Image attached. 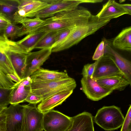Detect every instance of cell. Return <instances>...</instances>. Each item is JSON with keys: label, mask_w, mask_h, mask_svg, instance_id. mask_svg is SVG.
I'll list each match as a JSON object with an SVG mask.
<instances>
[{"label": "cell", "mask_w": 131, "mask_h": 131, "mask_svg": "<svg viewBox=\"0 0 131 131\" xmlns=\"http://www.w3.org/2000/svg\"><path fill=\"white\" fill-rule=\"evenodd\" d=\"M0 69L6 75H16L9 60L5 54L0 50Z\"/></svg>", "instance_id": "27"}, {"label": "cell", "mask_w": 131, "mask_h": 131, "mask_svg": "<svg viewBox=\"0 0 131 131\" xmlns=\"http://www.w3.org/2000/svg\"><path fill=\"white\" fill-rule=\"evenodd\" d=\"M0 23L7 24L11 23L4 15L0 13Z\"/></svg>", "instance_id": "38"}, {"label": "cell", "mask_w": 131, "mask_h": 131, "mask_svg": "<svg viewBox=\"0 0 131 131\" xmlns=\"http://www.w3.org/2000/svg\"><path fill=\"white\" fill-rule=\"evenodd\" d=\"M17 13L23 17L31 18L49 5L45 0H19Z\"/></svg>", "instance_id": "13"}, {"label": "cell", "mask_w": 131, "mask_h": 131, "mask_svg": "<svg viewBox=\"0 0 131 131\" xmlns=\"http://www.w3.org/2000/svg\"><path fill=\"white\" fill-rule=\"evenodd\" d=\"M6 115L4 112L0 114V131H6Z\"/></svg>", "instance_id": "35"}, {"label": "cell", "mask_w": 131, "mask_h": 131, "mask_svg": "<svg viewBox=\"0 0 131 131\" xmlns=\"http://www.w3.org/2000/svg\"><path fill=\"white\" fill-rule=\"evenodd\" d=\"M7 107V106H0V114L3 113Z\"/></svg>", "instance_id": "40"}, {"label": "cell", "mask_w": 131, "mask_h": 131, "mask_svg": "<svg viewBox=\"0 0 131 131\" xmlns=\"http://www.w3.org/2000/svg\"><path fill=\"white\" fill-rule=\"evenodd\" d=\"M121 6L127 14L131 15V5L130 4H121Z\"/></svg>", "instance_id": "36"}, {"label": "cell", "mask_w": 131, "mask_h": 131, "mask_svg": "<svg viewBox=\"0 0 131 131\" xmlns=\"http://www.w3.org/2000/svg\"><path fill=\"white\" fill-rule=\"evenodd\" d=\"M127 13L121 6V4L114 0H109L104 4L101 10L96 15L99 19L117 18Z\"/></svg>", "instance_id": "18"}, {"label": "cell", "mask_w": 131, "mask_h": 131, "mask_svg": "<svg viewBox=\"0 0 131 131\" xmlns=\"http://www.w3.org/2000/svg\"><path fill=\"white\" fill-rule=\"evenodd\" d=\"M32 81L30 77L22 79L18 83H15L13 88L10 104H16L25 102L31 91Z\"/></svg>", "instance_id": "14"}, {"label": "cell", "mask_w": 131, "mask_h": 131, "mask_svg": "<svg viewBox=\"0 0 131 131\" xmlns=\"http://www.w3.org/2000/svg\"><path fill=\"white\" fill-rule=\"evenodd\" d=\"M23 131H41L43 130L44 113L38 109L36 104L24 105Z\"/></svg>", "instance_id": "9"}, {"label": "cell", "mask_w": 131, "mask_h": 131, "mask_svg": "<svg viewBox=\"0 0 131 131\" xmlns=\"http://www.w3.org/2000/svg\"><path fill=\"white\" fill-rule=\"evenodd\" d=\"M6 75L11 80L15 82L16 83L19 82L21 80L16 75L13 74H9Z\"/></svg>", "instance_id": "37"}, {"label": "cell", "mask_w": 131, "mask_h": 131, "mask_svg": "<svg viewBox=\"0 0 131 131\" xmlns=\"http://www.w3.org/2000/svg\"><path fill=\"white\" fill-rule=\"evenodd\" d=\"M111 20L109 19H99L94 16L87 24L75 27L70 34L57 46L61 51L69 49L80 42L85 38L94 34L106 25Z\"/></svg>", "instance_id": "3"}, {"label": "cell", "mask_w": 131, "mask_h": 131, "mask_svg": "<svg viewBox=\"0 0 131 131\" xmlns=\"http://www.w3.org/2000/svg\"><path fill=\"white\" fill-rule=\"evenodd\" d=\"M7 24L0 23V34H3Z\"/></svg>", "instance_id": "39"}, {"label": "cell", "mask_w": 131, "mask_h": 131, "mask_svg": "<svg viewBox=\"0 0 131 131\" xmlns=\"http://www.w3.org/2000/svg\"><path fill=\"white\" fill-rule=\"evenodd\" d=\"M76 85L75 80L69 77L60 80L32 81L31 90L34 93L41 96L43 100L60 91L73 90Z\"/></svg>", "instance_id": "4"}, {"label": "cell", "mask_w": 131, "mask_h": 131, "mask_svg": "<svg viewBox=\"0 0 131 131\" xmlns=\"http://www.w3.org/2000/svg\"><path fill=\"white\" fill-rule=\"evenodd\" d=\"M119 75L123 76L111 57L104 53L103 56L96 61L92 79L95 80Z\"/></svg>", "instance_id": "11"}, {"label": "cell", "mask_w": 131, "mask_h": 131, "mask_svg": "<svg viewBox=\"0 0 131 131\" xmlns=\"http://www.w3.org/2000/svg\"><path fill=\"white\" fill-rule=\"evenodd\" d=\"M96 61L92 63L87 64L84 66L83 68L82 74L83 78L88 79H92L96 65Z\"/></svg>", "instance_id": "30"}, {"label": "cell", "mask_w": 131, "mask_h": 131, "mask_svg": "<svg viewBox=\"0 0 131 131\" xmlns=\"http://www.w3.org/2000/svg\"><path fill=\"white\" fill-rule=\"evenodd\" d=\"M43 21V20L38 17L34 18L23 17L17 14L14 18V24H22L24 29L23 31H27L35 28L41 25Z\"/></svg>", "instance_id": "24"}, {"label": "cell", "mask_w": 131, "mask_h": 131, "mask_svg": "<svg viewBox=\"0 0 131 131\" xmlns=\"http://www.w3.org/2000/svg\"><path fill=\"white\" fill-rule=\"evenodd\" d=\"M95 80L102 87L113 91L123 89L131 84L123 75H121L109 76Z\"/></svg>", "instance_id": "19"}, {"label": "cell", "mask_w": 131, "mask_h": 131, "mask_svg": "<svg viewBox=\"0 0 131 131\" xmlns=\"http://www.w3.org/2000/svg\"><path fill=\"white\" fill-rule=\"evenodd\" d=\"M81 82L83 92L88 98L93 101L101 100L113 92L102 87L92 79L83 77Z\"/></svg>", "instance_id": "12"}, {"label": "cell", "mask_w": 131, "mask_h": 131, "mask_svg": "<svg viewBox=\"0 0 131 131\" xmlns=\"http://www.w3.org/2000/svg\"><path fill=\"white\" fill-rule=\"evenodd\" d=\"M52 52V49L49 48L28 53L26 56V66L22 79L30 77L39 69L48 59Z\"/></svg>", "instance_id": "10"}, {"label": "cell", "mask_w": 131, "mask_h": 131, "mask_svg": "<svg viewBox=\"0 0 131 131\" xmlns=\"http://www.w3.org/2000/svg\"><path fill=\"white\" fill-rule=\"evenodd\" d=\"M24 108L19 104H10L4 112L6 131H23Z\"/></svg>", "instance_id": "8"}, {"label": "cell", "mask_w": 131, "mask_h": 131, "mask_svg": "<svg viewBox=\"0 0 131 131\" xmlns=\"http://www.w3.org/2000/svg\"><path fill=\"white\" fill-rule=\"evenodd\" d=\"M30 77L32 81L60 80L69 77L66 71L51 70L41 68L33 73Z\"/></svg>", "instance_id": "20"}, {"label": "cell", "mask_w": 131, "mask_h": 131, "mask_svg": "<svg viewBox=\"0 0 131 131\" xmlns=\"http://www.w3.org/2000/svg\"><path fill=\"white\" fill-rule=\"evenodd\" d=\"M12 88L0 87V106H7L10 104Z\"/></svg>", "instance_id": "28"}, {"label": "cell", "mask_w": 131, "mask_h": 131, "mask_svg": "<svg viewBox=\"0 0 131 131\" xmlns=\"http://www.w3.org/2000/svg\"><path fill=\"white\" fill-rule=\"evenodd\" d=\"M124 119L120 108L112 105L104 106L99 110L94 120L104 129L111 131L122 126Z\"/></svg>", "instance_id": "5"}, {"label": "cell", "mask_w": 131, "mask_h": 131, "mask_svg": "<svg viewBox=\"0 0 131 131\" xmlns=\"http://www.w3.org/2000/svg\"><path fill=\"white\" fill-rule=\"evenodd\" d=\"M58 30L46 32L36 45L35 49H52L56 41Z\"/></svg>", "instance_id": "25"}, {"label": "cell", "mask_w": 131, "mask_h": 131, "mask_svg": "<svg viewBox=\"0 0 131 131\" xmlns=\"http://www.w3.org/2000/svg\"><path fill=\"white\" fill-rule=\"evenodd\" d=\"M41 131H43V130H42Z\"/></svg>", "instance_id": "41"}, {"label": "cell", "mask_w": 131, "mask_h": 131, "mask_svg": "<svg viewBox=\"0 0 131 131\" xmlns=\"http://www.w3.org/2000/svg\"><path fill=\"white\" fill-rule=\"evenodd\" d=\"M75 27H76L66 28L58 30L55 42L53 48L57 46L65 39Z\"/></svg>", "instance_id": "29"}, {"label": "cell", "mask_w": 131, "mask_h": 131, "mask_svg": "<svg viewBox=\"0 0 131 131\" xmlns=\"http://www.w3.org/2000/svg\"><path fill=\"white\" fill-rule=\"evenodd\" d=\"M121 131H131V106L130 105L124 119Z\"/></svg>", "instance_id": "33"}, {"label": "cell", "mask_w": 131, "mask_h": 131, "mask_svg": "<svg viewBox=\"0 0 131 131\" xmlns=\"http://www.w3.org/2000/svg\"><path fill=\"white\" fill-rule=\"evenodd\" d=\"M94 16L86 8L78 7L71 10L58 13L54 16L43 20L39 26L23 32L24 35L29 33L48 32L67 28L74 27L88 23Z\"/></svg>", "instance_id": "1"}, {"label": "cell", "mask_w": 131, "mask_h": 131, "mask_svg": "<svg viewBox=\"0 0 131 131\" xmlns=\"http://www.w3.org/2000/svg\"><path fill=\"white\" fill-rule=\"evenodd\" d=\"M105 52V42L102 41L97 47L92 57V60L97 61L103 56Z\"/></svg>", "instance_id": "32"}, {"label": "cell", "mask_w": 131, "mask_h": 131, "mask_svg": "<svg viewBox=\"0 0 131 131\" xmlns=\"http://www.w3.org/2000/svg\"><path fill=\"white\" fill-rule=\"evenodd\" d=\"M72 117L52 110L44 113L43 130L45 131H66L71 127Z\"/></svg>", "instance_id": "6"}, {"label": "cell", "mask_w": 131, "mask_h": 131, "mask_svg": "<svg viewBox=\"0 0 131 131\" xmlns=\"http://www.w3.org/2000/svg\"><path fill=\"white\" fill-rule=\"evenodd\" d=\"M50 5L38 12L35 17L45 18L52 17L62 11L75 9L82 3H92V0H45Z\"/></svg>", "instance_id": "7"}, {"label": "cell", "mask_w": 131, "mask_h": 131, "mask_svg": "<svg viewBox=\"0 0 131 131\" xmlns=\"http://www.w3.org/2000/svg\"><path fill=\"white\" fill-rule=\"evenodd\" d=\"M112 45L116 48L128 51H131V27L123 29L114 38Z\"/></svg>", "instance_id": "21"}, {"label": "cell", "mask_w": 131, "mask_h": 131, "mask_svg": "<svg viewBox=\"0 0 131 131\" xmlns=\"http://www.w3.org/2000/svg\"><path fill=\"white\" fill-rule=\"evenodd\" d=\"M73 91H62L46 98L38 105V109L44 113L52 110L55 107L61 104L72 94Z\"/></svg>", "instance_id": "16"}, {"label": "cell", "mask_w": 131, "mask_h": 131, "mask_svg": "<svg viewBox=\"0 0 131 131\" xmlns=\"http://www.w3.org/2000/svg\"><path fill=\"white\" fill-rule=\"evenodd\" d=\"M46 33L41 32L29 33L17 42L23 49L29 53L34 49L35 46Z\"/></svg>", "instance_id": "23"}, {"label": "cell", "mask_w": 131, "mask_h": 131, "mask_svg": "<svg viewBox=\"0 0 131 131\" xmlns=\"http://www.w3.org/2000/svg\"><path fill=\"white\" fill-rule=\"evenodd\" d=\"M19 4V0H0V13L15 24L14 18Z\"/></svg>", "instance_id": "22"}, {"label": "cell", "mask_w": 131, "mask_h": 131, "mask_svg": "<svg viewBox=\"0 0 131 131\" xmlns=\"http://www.w3.org/2000/svg\"><path fill=\"white\" fill-rule=\"evenodd\" d=\"M0 50L6 55L11 64L17 76L22 79L26 66V56L28 53L17 41L0 34Z\"/></svg>", "instance_id": "2"}, {"label": "cell", "mask_w": 131, "mask_h": 131, "mask_svg": "<svg viewBox=\"0 0 131 131\" xmlns=\"http://www.w3.org/2000/svg\"><path fill=\"white\" fill-rule=\"evenodd\" d=\"M72 118V126L66 131H94L93 117L90 113L84 112Z\"/></svg>", "instance_id": "17"}, {"label": "cell", "mask_w": 131, "mask_h": 131, "mask_svg": "<svg viewBox=\"0 0 131 131\" xmlns=\"http://www.w3.org/2000/svg\"><path fill=\"white\" fill-rule=\"evenodd\" d=\"M24 29L22 26L19 27L16 24L9 23L7 24L3 34L12 40L19 37V35Z\"/></svg>", "instance_id": "26"}, {"label": "cell", "mask_w": 131, "mask_h": 131, "mask_svg": "<svg viewBox=\"0 0 131 131\" xmlns=\"http://www.w3.org/2000/svg\"><path fill=\"white\" fill-rule=\"evenodd\" d=\"M105 42V53L110 56L123 73V76L131 83V63L115 50L108 42Z\"/></svg>", "instance_id": "15"}, {"label": "cell", "mask_w": 131, "mask_h": 131, "mask_svg": "<svg viewBox=\"0 0 131 131\" xmlns=\"http://www.w3.org/2000/svg\"><path fill=\"white\" fill-rule=\"evenodd\" d=\"M0 69V87L13 88L15 84Z\"/></svg>", "instance_id": "31"}, {"label": "cell", "mask_w": 131, "mask_h": 131, "mask_svg": "<svg viewBox=\"0 0 131 131\" xmlns=\"http://www.w3.org/2000/svg\"><path fill=\"white\" fill-rule=\"evenodd\" d=\"M43 99L41 96L37 95L31 91L25 99V102H28L31 104H36L40 102Z\"/></svg>", "instance_id": "34"}]
</instances>
